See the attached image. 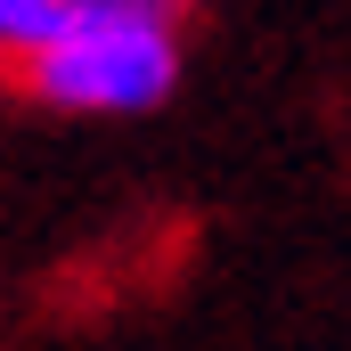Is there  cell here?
I'll return each mask as SVG.
<instances>
[{"label": "cell", "mask_w": 351, "mask_h": 351, "mask_svg": "<svg viewBox=\"0 0 351 351\" xmlns=\"http://www.w3.org/2000/svg\"><path fill=\"white\" fill-rule=\"evenodd\" d=\"M180 16L188 0H58L16 74L58 114H156L180 90Z\"/></svg>", "instance_id": "obj_1"}, {"label": "cell", "mask_w": 351, "mask_h": 351, "mask_svg": "<svg viewBox=\"0 0 351 351\" xmlns=\"http://www.w3.org/2000/svg\"><path fill=\"white\" fill-rule=\"evenodd\" d=\"M58 0H0V58H25L41 33H49Z\"/></svg>", "instance_id": "obj_2"}]
</instances>
